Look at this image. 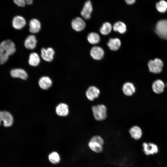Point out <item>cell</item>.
<instances>
[{"label":"cell","instance_id":"cell-25","mask_svg":"<svg viewBox=\"0 0 167 167\" xmlns=\"http://www.w3.org/2000/svg\"><path fill=\"white\" fill-rule=\"evenodd\" d=\"M40 61V57L37 53L33 52L30 54L28 62L31 66H36L39 65Z\"/></svg>","mask_w":167,"mask_h":167},{"label":"cell","instance_id":"cell-16","mask_svg":"<svg viewBox=\"0 0 167 167\" xmlns=\"http://www.w3.org/2000/svg\"><path fill=\"white\" fill-rule=\"evenodd\" d=\"M121 41L118 38H111L107 43V45L110 50L116 51L118 50L121 45Z\"/></svg>","mask_w":167,"mask_h":167},{"label":"cell","instance_id":"cell-13","mask_svg":"<svg viewBox=\"0 0 167 167\" xmlns=\"http://www.w3.org/2000/svg\"><path fill=\"white\" fill-rule=\"evenodd\" d=\"M10 74L13 78H19L24 80L27 79L28 76L26 71L21 68H15L11 70Z\"/></svg>","mask_w":167,"mask_h":167},{"label":"cell","instance_id":"cell-22","mask_svg":"<svg viewBox=\"0 0 167 167\" xmlns=\"http://www.w3.org/2000/svg\"><path fill=\"white\" fill-rule=\"evenodd\" d=\"M39 84L42 89L45 90L50 88L52 84L51 79L47 76H43L41 78L39 81Z\"/></svg>","mask_w":167,"mask_h":167},{"label":"cell","instance_id":"cell-28","mask_svg":"<svg viewBox=\"0 0 167 167\" xmlns=\"http://www.w3.org/2000/svg\"><path fill=\"white\" fill-rule=\"evenodd\" d=\"M156 8L160 12H165L167 10V2L164 0L160 1L156 3Z\"/></svg>","mask_w":167,"mask_h":167},{"label":"cell","instance_id":"cell-14","mask_svg":"<svg viewBox=\"0 0 167 167\" xmlns=\"http://www.w3.org/2000/svg\"><path fill=\"white\" fill-rule=\"evenodd\" d=\"M143 151L147 155L153 154L156 153L158 151L157 146L155 144L150 143H144L143 144Z\"/></svg>","mask_w":167,"mask_h":167},{"label":"cell","instance_id":"cell-33","mask_svg":"<svg viewBox=\"0 0 167 167\" xmlns=\"http://www.w3.org/2000/svg\"></svg>","mask_w":167,"mask_h":167},{"label":"cell","instance_id":"cell-29","mask_svg":"<svg viewBox=\"0 0 167 167\" xmlns=\"http://www.w3.org/2000/svg\"><path fill=\"white\" fill-rule=\"evenodd\" d=\"M9 56L5 53L0 54V64H3L8 60Z\"/></svg>","mask_w":167,"mask_h":167},{"label":"cell","instance_id":"cell-18","mask_svg":"<svg viewBox=\"0 0 167 167\" xmlns=\"http://www.w3.org/2000/svg\"><path fill=\"white\" fill-rule=\"evenodd\" d=\"M36 43L37 40L35 36L31 35L28 36L26 38L24 42V45L26 48L32 49L36 47Z\"/></svg>","mask_w":167,"mask_h":167},{"label":"cell","instance_id":"cell-31","mask_svg":"<svg viewBox=\"0 0 167 167\" xmlns=\"http://www.w3.org/2000/svg\"><path fill=\"white\" fill-rule=\"evenodd\" d=\"M126 3L128 5H131L134 4L136 0H124Z\"/></svg>","mask_w":167,"mask_h":167},{"label":"cell","instance_id":"cell-19","mask_svg":"<svg viewBox=\"0 0 167 167\" xmlns=\"http://www.w3.org/2000/svg\"><path fill=\"white\" fill-rule=\"evenodd\" d=\"M129 132L131 137L136 140L140 139L142 134L141 129L136 126L132 127L130 129Z\"/></svg>","mask_w":167,"mask_h":167},{"label":"cell","instance_id":"cell-23","mask_svg":"<svg viewBox=\"0 0 167 167\" xmlns=\"http://www.w3.org/2000/svg\"><path fill=\"white\" fill-rule=\"evenodd\" d=\"M113 28L114 31L118 32L121 34L124 33L126 30L125 24L121 21L117 22L114 23Z\"/></svg>","mask_w":167,"mask_h":167},{"label":"cell","instance_id":"cell-6","mask_svg":"<svg viewBox=\"0 0 167 167\" xmlns=\"http://www.w3.org/2000/svg\"><path fill=\"white\" fill-rule=\"evenodd\" d=\"M3 122L4 126L6 127L11 126L13 122V118L12 115L6 111H0V125Z\"/></svg>","mask_w":167,"mask_h":167},{"label":"cell","instance_id":"cell-7","mask_svg":"<svg viewBox=\"0 0 167 167\" xmlns=\"http://www.w3.org/2000/svg\"><path fill=\"white\" fill-rule=\"evenodd\" d=\"M92 10L93 7L91 1L89 0H87L84 4L81 11V15L84 19H89L91 18Z\"/></svg>","mask_w":167,"mask_h":167},{"label":"cell","instance_id":"cell-2","mask_svg":"<svg viewBox=\"0 0 167 167\" xmlns=\"http://www.w3.org/2000/svg\"><path fill=\"white\" fill-rule=\"evenodd\" d=\"M93 114L95 119L97 121H102L107 117V108L104 105H94L92 107Z\"/></svg>","mask_w":167,"mask_h":167},{"label":"cell","instance_id":"cell-3","mask_svg":"<svg viewBox=\"0 0 167 167\" xmlns=\"http://www.w3.org/2000/svg\"><path fill=\"white\" fill-rule=\"evenodd\" d=\"M15 51V45L10 40L4 41L0 44V54L5 53L9 56L14 54Z\"/></svg>","mask_w":167,"mask_h":167},{"label":"cell","instance_id":"cell-9","mask_svg":"<svg viewBox=\"0 0 167 167\" xmlns=\"http://www.w3.org/2000/svg\"><path fill=\"white\" fill-rule=\"evenodd\" d=\"M100 93L99 89L95 86H92L89 87L86 92V97L88 100L92 101L97 98Z\"/></svg>","mask_w":167,"mask_h":167},{"label":"cell","instance_id":"cell-12","mask_svg":"<svg viewBox=\"0 0 167 167\" xmlns=\"http://www.w3.org/2000/svg\"><path fill=\"white\" fill-rule=\"evenodd\" d=\"M26 21L24 17L20 15L15 16L12 20V25L16 29H20L25 26Z\"/></svg>","mask_w":167,"mask_h":167},{"label":"cell","instance_id":"cell-20","mask_svg":"<svg viewBox=\"0 0 167 167\" xmlns=\"http://www.w3.org/2000/svg\"><path fill=\"white\" fill-rule=\"evenodd\" d=\"M165 85L164 82L161 80L157 79L155 81L152 85V88L154 92L159 94L163 92Z\"/></svg>","mask_w":167,"mask_h":167},{"label":"cell","instance_id":"cell-8","mask_svg":"<svg viewBox=\"0 0 167 167\" xmlns=\"http://www.w3.org/2000/svg\"><path fill=\"white\" fill-rule=\"evenodd\" d=\"M71 25L72 28L77 32L83 30L86 26V23L84 20L80 17H76L72 21Z\"/></svg>","mask_w":167,"mask_h":167},{"label":"cell","instance_id":"cell-32","mask_svg":"<svg viewBox=\"0 0 167 167\" xmlns=\"http://www.w3.org/2000/svg\"><path fill=\"white\" fill-rule=\"evenodd\" d=\"M27 4L31 5L33 3V0H24Z\"/></svg>","mask_w":167,"mask_h":167},{"label":"cell","instance_id":"cell-11","mask_svg":"<svg viewBox=\"0 0 167 167\" xmlns=\"http://www.w3.org/2000/svg\"><path fill=\"white\" fill-rule=\"evenodd\" d=\"M41 52V57L45 61L50 62L53 60L55 52L52 48L49 47L47 49L43 48Z\"/></svg>","mask_w":167,"mask_h":167},{"label":"cell","instance_id":"cell-27","mask_svg":"<svg viewBox=\"0 0 167 167\" xmlns=\"http://www.w3.org/2000/svg\"><path fill=\"white\" fill-rule=\"evenodd\" d=\"M48 159L51 163L54 164H58L60 161V156L56 152H51L48 156Z\"/></svg>","mask_w":167,"mask_h":167},{"label":"cell","instance_id":"cell-10","mask_svg":"<svg viewBox=\"0 0 167 167\" xmlns=\"http://www.w3.org/2000/svg\"><path fill=\"white\" fill-rule=\"evenodd\" d=\"M90 54L91 57L96 60H100L103 58L104 51L103 49L100 46H94L91 49Z\"/></svg>","mask_w":167,"mask_h":167},{"label":"cell","instance_id":"cell-21","mask_svg":"<svg viewBox=\"0 0 167 167\" xmlns=\"http://www.w3.org/2000/svg\"><path fill=\"white\" fill-rule=\"evenodd\" d=\"M56 111L58 115L61 116H66L68 114V107L65 104L60 103L56 107Z\"/></svg>","mask_w":167,"mask_h":167},{"label":"cell","instance_id":"cell-24","mask_svg":"<svg viewBox=\"0 0 167 167\" xmlns=\"http://www.w3.org/2000/svg\"><path fill=\"white\" fill-rule=\"evenodd\" d=\"M88 42L92 45L98 44L100 41V35L97 33L91 32L88 35L87 37Z\"/></svg>","mask_w":167,"mask_h":167},{"label":"cell","instance_id":"cell-26","mask_svg":"<svg viewBox=\"0 0 167 167\" xmlns=\"http://www.w3.org/2000/svg\"><path fill=\"white\" fill-rule=\"evenodd\" d=\"M112 28L111 24L108 22H106L103 24L100 29V32L102 35H106L110 33Z\"/></svg>","mask_w":167,"mask_h":167},{"label":"cell","instance_id":"cell-15","mask_svg":"<svg viewBox=\"0 0 167 167\" xmlns=\"http://www.w3.org/2000/svg\"><path fill=\"white\" fill-rule=\"evenodd\" d=\"M122 90L125 95L129 96L132 95L135 92V88L132 83L127 82L123 85Z\"/></svg>","mask_w":167,"mask_h":167},{"label":"cell","instance_id":"cell-17","mask_svg":"<svg viewBox=\"0 0 167 167\" xmlns=\"http://www.w3.org/2000/svg\"><path fill=\"white\" fill-rule=\"evenodd\" d=\"M29 31L32 33L38 32L41 28V24L39 21L36 19H33L29 22Z\"/></svg>","mask_w":167,"mask_h":167},{"label":"cell","instance_id":"cell-5","mask_svg":"<svg viewBox=\"0 0 167 167\" xmlns=\"http://www.w3.org/2000/svg\"><path fill=\"white\" fill-rule=\"evenodd\" d=\"M163 66L162 61L158 58H156L153 60H150L148 63V66L149 71L154 73H160Z\"/></svg>","mask_w":167,"mask_h":167},{"label":"cell","instance_id":"cell-1","mask_svg":"<svg viewBox=\"0 0 167 167\" xmlns=\"http://www.w3.org/2000/svg\"><path fill=\"white\" fill-rule=\"evenodd\" d=\"M104 141L102 138L98 135L92 136L89 141L88 145L90 149L92 151L100 153L103 151Z\"/></svg>","mask_w":167,"mask_h":167},{"label":"cell","instance_id":"cell-4","mask_svg":"<svg viewBox=\"0 0 167 167\" xmlns=\"http://www.w3.org/2000/svg\"><path fill=\"white\" fill-rule=\"evenodd\" d=\"M155 32L161 38L167 40V19H161L157 22Z\"/></svg>","mask_w":167,"mask_h":167},{"label":"cell","instance_id":"cell-30","mask_svg":"<svg viewBox=\"0 0 167 167\" xmlns=\"http://www.w3.org/2000/svg\"><path fill=\"white\" fill-rule=\"evenodd\" d=\"M13 1L15 4L20 7H24L26 4L24 0H13Z\"/></svg>","mask_w":167,"mask_h":167}]
</instances>
